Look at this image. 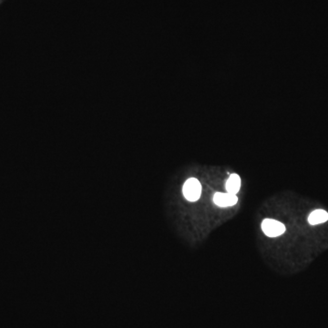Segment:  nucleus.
<instances>
[{"label":"nucleus","instance_id":"39448f33","mask_svg":"<svg viewBox=\"0 0 328 328\" xmlns=\"http://www.w3.org/2000/svg\"><path fill=\"white\" fill-rule=\"evenodd\" d=\"M327 221H328V214L324 210H316L308 217V222L311 225L320 224Z\"/></svg>","mask_w":328,"mask_h":328},{"label":"nucleus","instance_id":"f03ea898","mask_svg":"<svg viewBox=\"0 0 328 328\" xmlns=\"http://www.w3.org/2000/svg\"><path fill=\"white\" fill-rule=\"evenodd\" d=\"M262 230L269 237H277L285 232V226L280 221L273 219H265L262 222Z\"/></svg>","mask_w":328,"mask_h":328},{"label":"nucleus","instance_id":"20e7f679","mask_svg":"<svg viewBox=\"0 0 328 328\" xmlns=\"http://www.w3.org/2000/svg\"><path fill=\"white\" fill-rule=\"evenodd\" d=\"M225 188L227 192L236 195L241 188V178L239 175L236 173L231 174L225 183Z\"/></svg>","mask_w":328,"mask_h":328},{"label":"nucleus","instance_id":"f257e3e1","mask_svg":"<svg viewBox=\"0 0 328 328\" xmlns=\"http://www.w3.org/2000/svg\"><path fill=\"white\" fill-rule=\"evenodd\" d=\"M184 197L190 202H196L200 199L202 193V185L195 178L187 180L183 187Z\"/></svg>","mask_w":328,"mask_h":328},{"label":"nucleus","instance_id":"7ed1b4c3","mask_svg":"<svg viewBox=\"0 0 328 328\" xmlns=\"http://www.w3.org/2000/svg\"><path fill=\"white\" fill-rule=\"evenodd\" d=\"M238 202V197L232 193L216 192L214 196V202L219 207L234 206Z\"/></svg>","mask_w":328,"mask_h":328}]
</instances>
